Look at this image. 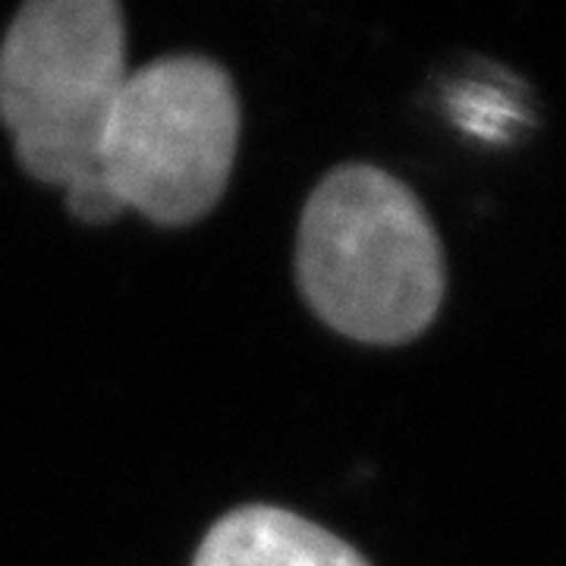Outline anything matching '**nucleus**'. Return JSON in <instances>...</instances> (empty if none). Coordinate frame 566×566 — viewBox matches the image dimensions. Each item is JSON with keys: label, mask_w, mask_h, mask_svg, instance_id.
I'll return each mask as SVG.
<instances>
[{"label": "nucleus", "mask_w": 566, "mask_h": 566, "mask_svg": "<svg viewBox=\"0 0 566 566\" xmlns=\"http://www.w3.org/2000/svg\"><path fill=\"white\" fill-rule=\"evenodd\" d=\"M192 566H371L356 547L283 506L249 504L205 532Z\"/></svg>", "instance_id": "20e7f679"}, {"label": "nucleus", "mask_w": 566, "mask_h": 566, "mask_svg": "<svg viewBox=\"0 0 566 566\" xmlns=\"http://www.w3.org/2000/svg\"><path fill=\"white\" fill-rule=\"evenodd\" d=\"M126 76V22L114 0L20 7L0 41V123L22 170L57 189L88 174Z\"/></svg>", "instance_id": "7ed1b4c3"}, {"label": "nucleus", "mask_w": 566, "mask_h": 566, "mask_svg": "<svg viewBox=\"0 0 566 566\" xmlns=\"http://www.w3.org/2000/svg\"><path fill=\"white\" fill-rule=\"evenodd\" d=\"M243 107L233 76L202 54H167L129 73L88 174L66 208L102 227L136 211L158 227H189L214 211L233 177Z\"/></svg>", "instance_id": "f03ea898"}, {"label": "nucleus", "mask_w": 566, "mask_h": 566, "mask_svg": "<svg viewBox=\"0 0 566 566\" xmlns=\"http://www.w3.org/2000/svg\"><path fill=\"white\" fill-rule=\"evenodd\" d=\"M296 283L340 337L403 346L422 337L444 305V249L400 177L375 164H344L305 199Z\"/></svg>", "instance_id": "f257e3e1"}]
</instances>
